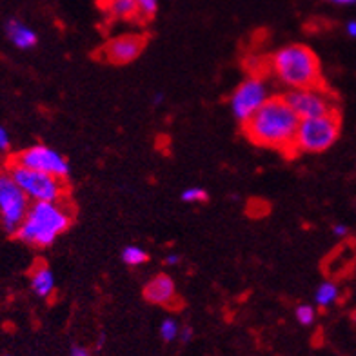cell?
<instances>
[{
  "label": "cell",
  "instance_id": "14",
  "mask_svg": "<svg viewBox=\"0 0 356 356\" xmlns=\"http://www.w3.org/2000/svg\"><path fill=\"white\" fill-rule=\"evenodd\" d=\"M106 11L111 19L133 20L138 17V2L136 0H108Z\"/></svg>",
  "mask_w": 356,
  "mask_h": 356
},
{
  "label": "cell",
  "instance_id": "3",
  "mask_svg": "<svg viewBox=\"0 0 356 356\" xmlns=\"http://www.w3.org/2000/svg\"><path fill=\"white\" fill-rule=\"evenodd\" d=\"M271 73L287 89L322 86V67L316 53L305 44L280 47L269 60Z\"/></svg>",
  "mask_w": 356,
  "mask_h": 356
},
{
  "label": "cell",
  "instance_id": "9",
  "mask_svg": "<svg viewBox=\"0 0 356 356\" xmlns=\"http://www.w3.org/2000/svg\"><path fill=\"white\" fill-rule=\"evenodd\" d=\"M13 162L24 165V168L37 169V171H42V173L64 178V180H67L71 175V165L66 156L44 144H35L28 149L20 151L19 155H15Z\"/></svg>",
  "mask_w": 356,
  "mask_h": 356
},
{
  "label": "cell",
  "instance_id": "27",
  "mask_svg": "<svg viewBox=\"0 0 356 356\" xmlns=\"http://www.w3.org/2000/svg\"><path fill=\"white\" fill-rule=\"evenodd\" d=\"M331 4H337V6H353L356 4V0H329Z\"/></svg>",
  "mask_w": 356,
  "mask_h": 356
},
{
  "label": "cell",
  "instance_id": "10",
  "mask_svg": "<svg viewBox=\"0 0 356 356\" xmlns=\"http://www.w3.org/2000/svg\"><path fill=\"white\" fill-rule=\"evenodd\" d=\"M145 47V38L142 35L135 33H126L113 37L111 40L102 46L100 56L109 64L115 66H126L135 62L138 56L142 55Z\"/></svg>",
  "mask_w": 356,
  "mask_h": 356
},
{
  "label": "cell",
  "instance_id": "26",
  "mask_svg": "<svg viewBox=\"0 0 356 356\" xmlns=\"http://www.w3.org/2000/svg\"><path fill=\"white\" fill-rule=\"evenodd\" d=\"M164 100H165V95L162 93V91H159V93L153 95V104H155V106H160V104L164 102Z\"/></svg>",
  "mask_w": 356,
  "mask_h": 356
},
{
  "label": "cell",
  "instance_id": "29",
  "mask_svg": "<svg viewBox=\"0 0 356 356\" xmlns=\"http://www.w3.org/2000/svg\"><path fill=\"white\" fill-rule=\"evenodd\" d=\"M4 356H11V355H4Z\"/></svg>",
  "mask_w": 356,
  "mask_h": 356
},
{
  "label": "cell",
  "instance_id": "4",
  "mask_svg": "<svg viewBox=\"0 0 356 356\" xmlns=\"http://www.w3.org/2000/svg\"><path fill=\"white\" fill-rule=\"evenodd\" d=\"M8 171L31 202H60L67 197V186L64 178L24 168L15 162H11Z\"/></svg>",
  "mask_w": 356,
  "mask_h": 356
},
{
  "label": "cell",
  "instance_id": "25",
  "mask_svg": "<svg viewBox=\"0 0 356 356\" xmlns=\"http://www.w3.org/2000/svg\"><path fill=\"white\" fill-rule=\"evenodd\" d=\"M346 33L349 38H356V19L346 24Z\"/></svg>",
  "mask_w": 356,
  "mask_h": 356
},
{
  "label": "cell",
  "instance_id": "18",
  "mask_svg": "<svg viewBox=\"0 0 356 356\" xmlns=\"http://www.w3.org/2000/svg\"><path fill=\"white\" fill-rule=\"evenodd\" d=\"M295 318H296V322L300 323V325H304V327H309V325H313L314 320H316V309H314V305H311V304L296 305Z\"/></svg>",
  "mask_w": 356,
  "mask_h": 356
},
{
  "label": "cell",
  "instance_id": "28",
  "mask_svg": "<svg viewBox=\"0 0 356 356\" xmlns=\"http://www.w3.org/2000/svg\"><path fill=\"white\" fill-rule=\"evenodd\" d=\"M104 342H106V334H100L99 342H97V347H99V349H100V347L104 346Z\"/></svg>",
  "mask_w": 356,
  "mask_h": 356
},
{
  "label": "cell",
  "instance_id": "17",
  "mask_svg": "<svg viewBox=\"0 0 356 356\" xmlns=\"http://www.w3.org/2000/svg\"><path fill=\"white\" fill-rule=\"evenodd\" d=\"M160 338L164 340L165 343H171L175 340H178V334H180V325L175 318H164L160 323Z\"/></svg>",
  "mask_w": 356,
  "mask_h": 356
},
{
  "label": "cell",
  "instance_id": "15",
  "mask_svg": "<svg viewBox=\"0 0 356 356\" xmlns=\"http://www.w3.org/2000/svg\"><path fill=\"white\" fill-rule=\"evenodd\" d=\"M338 298H340V287L331 280L322 282L314 291V304L322 309H327L333 304H337Z\"/></svg>",
  "mask_w": 356,
  "mask_h": 356
},
{
  "label": "cell",
  "instance_id": "8",
  "mask_svg": "<svg viewBox=\"0 0 356 356\" xmlns=\"http://www.w3.org/2000/svg\"><path fill=\"white\" fill-rule=\"evenodd\" d=\"M284 99L293 108V111L300 117V120H304V118L322 117V115H329V113L337 111L333 97L322 86L289 89L284 95Z\"/></svg>",
  "mask_w": 356,
  "mask_h": 356
},
{
  "label": "cell",
  "instance_id": "7",
  "mask_svg": "<svg viewBox=\"0 0 356 356\" xmlns=\"http://www.w3.org/2000/svg\"><path fill=\"white\" fill-rule=\"evenodd\" d=\"M269 99H271V93H269V84L266 79L253 75L236 86L229 99V109L234 120L245 124Z\"/></svg>",
  "mask_w": 356,
  "mask_h": 356
},
{
  "label": "cell",
  "instance_id": "11",
  "mask_svg": "<svg viewBox=\"0 0 356 356\" xmlns=\"http://www.w3.org/2000/svg\"><path fill=\"white\" fill-rule=\"evenodd\" d=\"M144 298L149 304L171 305L177 298V286L175 280L165 273H160L151 278L144 287Z\"/></svg>",
  "mask_w": 356,
  "mask_h": 356
},
{
  "label": "cell",
  "instance_id": "19",
  "mask_svg": "<svg viewBox=\"0 0 356 356\" xmlns=\"http://www.w3.org/2000/svg\"><path fill=\"white\" fill-rule=\"evenodd\" d=\"M180 198L186 204H204V202L209 200V193L204 188H200V186H191V188L184 189Z\"/></svg>",
  "mask_w": 356,
  "mask_h": 356
},
{
  "label": "cell",
  "instance_id": "13",
  "mask_svg": "<svg viewBox=\"0 0 356 356\" xmlns=\"http://www.w3.org/2000/svg\"><path fill=\"white\" fill-rule=\"evenodd\" d=\"M31 291L38 298H49L55 293V275L44 262L37 264L31 273Z\"/></svg>",
  "mask_w": 356,
  "mask_h": 356
},
{
  "label": "cell",
  "instance_id": "24",
  "mask_svg": "<svg viewBox=\"0 0 356 356\" xmlns=\"http://www.w3.org/2000/svg\"><path fill=\"white\" fill-rule=\"evenodd\" d=\"M70 356H91V353H89V349H86L82 346H73L71 347Z\"/></svg>",
  "mask_w": 356,
  "mask_h": 356
},
{
  "label": "cell",
  "instance_id": "21",
  "mask_svg": "<svg viewBox=\"0 0 356 356\" xmlns=\"http://www.w3.org/2000/svg\"><path fill=\"white\" fill-rule=\"evenodd\" d=\"M11 136L4 126H0V151H10Z\"/></svg>",
  "mask_w": 356,
  "mask_h": 356
},
{
  "label": "cell",
  "instance_id": "1",
  "mask_svg": "<svg viewBox=\"0 0 356 356\" xmlns=\"http://www.w3.org/2000/svg\"><path fill=\"white\" fill-rule=\"evenodd\" d=\"M298 126L300 117L293 111L287 100L284 97H271L248 122L242 124V129L254 145L293 153L296 151Z\"/></svg>",
  "mask_w": 356,
  "mask_h": 356
},
{
  "label": "cell",
  "instance_id": "16",
  "mask_svg": "<svg viewBox=\"0 0 356 356\" xmlns=\"http://www.w3.org/2000/svg\"><path fill=\"white\" fill-rule=\"evenodd\" d=\"M120 258H122V262L129 267H138L144 266L149 257H147V251L144 248L136 244H129L122 249V253H120Z\"/></svg>",
  "mask_w": 356,
  "mask_h": 356
},
{
  "label": "cell",
  "instance_id": "5",
  "mask_svg": "<svg viewBox=\"0 0 356 356\" xmlns=\"http://www.w3.org/2000/svg\"><path fill=\"white\" fill-rule=\"evenodd\" d=\"M340 136V117L338 113H329L322 117L300 120L296 133V151L300 153H323L333 147Z\"/></svg>",
  "mask_w": 356,
  "mask_h": 356
},
{
  "label": "cell",
  "instance_id": "23",
  "mask_svg": "<svg viewBox=\"0 0 356 356\" xmlns=\"http://www.w3.org/2000/svg\"><path fill=\"white\" fill-rule=\"evenodd\" d=\"M180 262H182V257H180L178 253H168V254H165V258H164V264H165V266H169V267L178 266Z\"/></svg>",
  "mask_w": 356,
  "mask_h": 356
},
{
  "label": "cell",
  "instance_id": "22",
  "mask_svg": "<svg viewBox=\"0 0 356 356\" xmlns=\"http://www.w3.org/2000/svg\"><path fill=\"white\" fill-rule=\"evenodd\" d=\"M193 337H195V331H193V327H189V325H184V327H180V334H178V340L182 343H189L193 340Z\"/></svg>",
  "mask_w": 356,
  "mask_h": 356
},
{
  "label": "cell",
  "instance_id": "6",
  "mask_svg": "<svg viewBox=\"0 0 356 356\" xmlns=\"http://www.w3.org/2000/svg\"><path fill=\"white\" fill-rule=\"evenodd\" d=\"M31 200L22 191L8 169L0 171V225L6 233L15 234L28 215Z\"/></svg>",
  "mask_w": 356,
  "mask_h": 356
},
{
  "label": "cell",
  "instance_id": "12",
  "mask_svg": "<svg viewBox=\"0 0 356 356\" xmlns=\"http://www.w3.org/2000/svg\"><path fill=\"white\" fill-rule=\"evenodd\" d=\"M4 33L11 44L17 49L28 51L33 49L38 44V35L33 28H29L28 24H24L19 19H8L4 24Z\"/></svg>",
  "mask_w": 356,
  "mask_h": 356
},
{
  "label": "cell",
  "instance_id": "2",
  "mask_svg": "<svg viewBox=\"0 0 356 356\" xmlns=\"http://www.w3.org/2000/svg\"><path fill=\"white\" fill-rule=\"evenodd\" d=\"M73 213L60 202H33L15 236L31 248H49L70 229Z\"/></svg>",
  "mask_w": 356,
  "mask_h": 356
},
{
  "label": "cell",
  "instance_id": "20",
  "mask_svg": "<svg viewBox=\"0 0 356 356\" xmlns=\"http://www.w3.org/2000/svg\"><path fill=\"white\" fill-rule=\"evenodd\" d=\"M331 233H333V236H337V238H347L349 233H351V229H349V225L343 224V222H337V224L331 225Z\"/></svg>",
  "mask_w": 356,
  "mask_h": 356
}]
</instances>
